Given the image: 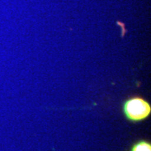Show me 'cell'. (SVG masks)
Masks as SVG:
<instances>
[{
    "label": "cell",
    "instance_id": "6da1fadb",
    "mask_svg": "<svg viewBox=\"0 0 151 151\" xmlns=\"http://www.w3.org/2000/svg\"><path fill=\"white\" fill-rule=\"evenodd\" d=\"M122 110L124 116L130 121L139 122L150 116L151 106L146 100L135 97L124 101Z\"/></svg>",
    "mask_w": 151,
    "mask_h": 151
},
{
    "label": "cell",
    "instance_id": "7a4b0ae2",
    "mask_svg": "<svg viewBox=\"0 0 151 151\" xmlns=\"http://www.w3.org/2000/svg\"><path fill=\"white\" fill-rule=\"evenodd\" d=\"M131 151H151V145L146 141H140L133 145Z\"/></svg>",
    "mask_w": 151,
    "mask_h": 151
}]
</instances>
